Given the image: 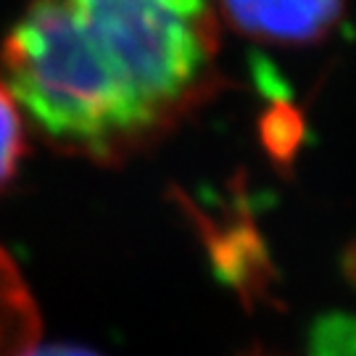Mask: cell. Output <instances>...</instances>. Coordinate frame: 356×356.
Masks as SVG:
<instances>
[{"instance_id":"6da1fadb","label":"cell","mask_w":356,"mask_h":356,"mask_svg":"<svg viewBox=\"0 0 356 356\" xmlns=\"http://www.w3.org/2000/svg\"><path fill=\"white\" fill-rule=\"evenodd\" d=\"M0 82L56 151L108 159L156 124L76 0H32L0 45Z\"/></svg>"},{"instance_id":"7a4b0ae2","label":"cell","mask_w":356,"mask_h":356,"mask_svg":"<svg viewBox=\"0 0 356 356\" xmlns=\"http://www.w3.org/2000/svg\"><path fill=\"white\" fill-rule=\"evenodd\" d=\"M114 69L159 122L204 76L214 53L206 0H76Z\"/></svg>"},{"instance_id":"3957f363","label":"cell","mask_w":356,"mask_h":356,"mask_svg":"<svg viewBox=\"0 0 356 356\" xmlns=\"http://www.w3.org/2000/svg\"><path fill=\"white\" fill-rule=\"evenodd\" d=\"M227 22L248 38L309 45L327 38L343 16V0H219Z\"/></svg>"},{"instance_id":"277c9868","label":"cell","mask_w":356,"mask_h":356,"mask_svg":"<svg viewBox=\"0 0 356 356\" xmlns=\"http://www.w3.org/2000/svg\"><path fill=\"white\" fill-rule=\"evenodd\" d=\"M38 317L24 282L0 254V356H29L35 351Z\"/></svg>"},{"instance_id":"5b68a950","label":"cell","mask_w":356,"mask_h":356,"mask_svg":"<svg viewBox=\"0 0 356 356\" xmlns=\"http://www.w3.org/2000/svg\"><path fill=\"white\" fill-rule=\"evenodd\" d=\"M26 156V122L8 88L0 82V191L16 177Z\"/></svg>"},{"instance_id":"8992f818","label":"cell","mask_w":356,"mask_h":356,"mask_svg":"<svg viewBox=\"0 0 356 356\" xmlns=\"http://www.w3.org/2000/svg\"><path fill=\"white\" fill-rule=\"evenodd\" d=\"M314 356H356V322L330 319L327 327H319Z\"/></svg>"},{"instance_id":"52a82bcc","label":"cell","mask_w":356,"mask_h":356,"mask_svg":"<svg viewBox=\"0 0 356 356\" xmlns=\"http://www.w3.org/2000/svg\"><path fill=\"white\" fill-rule=\"evenodd\" d=\"M29 356H98L95 351L79 348V346H45V348H35Z\"/></svg>"}]
</instances>
